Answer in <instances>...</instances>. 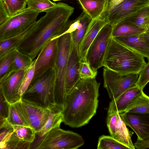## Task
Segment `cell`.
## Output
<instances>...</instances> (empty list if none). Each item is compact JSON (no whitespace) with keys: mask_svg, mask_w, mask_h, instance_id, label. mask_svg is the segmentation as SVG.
<instances>
[{"mask_svg":"<svg viewBox=\"0 0 149 149\" xmlns=\"http://www.w3.org/2000/svg\"><path fill=\"white\" fill-rule=\"evenodd\" d=\"M100 84L95 78L81 79L67 94L62 113L65 124L74 128L88 123L95 114Z\"/></svg>","mask_w":149,"mask_h":149,"instance_id":"1","label":"cell"},{"mask_svg":"<svg viewBox=\"0 0 149 149\" xmlns=\"http://www.w3.org/2000/svg\"><path fill=\"white\" fill-rule=\"evenodd\" d=\"M74 10V7L65 3H57L36 21L35 35L17 49L34 60L47 42L68 33L71 24L69 18Z\"/></svg>","mask_w":149,"mask_h":149,"instance_id":"2","label":"cell"},{"mask_svg":"<svg viewBox=\"0 0 149 149\" xmlns=\"http://www.w3.org/2000/svg\"><path fill=\"white\" fill-rule=\"evenodd\" d=\"M146 63L144 57L111 38L103 66L120 74L139 73Z\"/></svg>","mask_w":149,"mask_h":149,"instance_id":"3","label":"cell"},{"mask_svg":"<svg viewBox=\"0 0 149 149\" xmlns=\"http://www.w3.org/2000/svg\"><path fill=\"white\" fill-rule=\"evenodd\" d=\"M56 79L55 68L32 81L21 97V100L46 109L56 105L54 90Z\"/></svg>","mask_w":149,"mask_h":149,"instance_id":"4","label":"cell"},{"mask_svg":"<svg viewBox=\"0 0 149 149\" xmlns=\"http://www.w3.org/2000/svg\"><path fill=\"white\" fill-rule=\"evenodd\" d=\"M73 44L71 33H66L58 38V50L55 67L56 79L54 90L55 104L63 109L67 96L65 77L70 54Z\"/></svg>","mask_w":149,"mask_h":149,"instance_id":"5","label":"cell"},{"mask_svg":"<svg viewBox=\"0 0 149 149\" xmlns=\"http://www.w3.org/2000/svg\"><path fill=\"white\" fill-rule=\"evenodd\" d=\"M40 138L33 148L76 149L85 143L80 135L60 127L51 130Z\"/></svg>","mask_w":149,"mask_h":149,"instance_id":"6","label":"cell"},{"mask_svg":"<svg viewBox=\"0 0 149 149\" xmlns=\"http://www.w3.org/2000/svg\"><path fill=\"white\" fill-rule=\"evenodd\" d=\"M104 86L111 100L117 99L127 90L136 86L139 73L120 74L105 67L103 70Z\"/></svg>","mask_w":149,"mask_h":149,"instance_id":"7","label":"cell"},{"mask_svg":"<svg viewBox=\"0 0 149 149\" xmlns=\"http://www.w3.org/2000/svg\"><path fill=\"white\" fill-rule=\"evenodd\" d=\"M40 12L26 8L0 25V41L26 30L36 22Z\"/></svg>","mask_w":149,"mask_h":149,"instance_id":"8","label":"cell"},{"mask_svg":"<svg viewBox=\"0 0 149 149\" xmlns=\"http://www.w3.org/2000/svg\"><path fill=\"white\" fill-rule=\"evenodd\" d=\"M113 26L106 24L100 31L89 47L86 56L92 68L97 71L103 66L106 52L111 38Z\"/></svg>","mask_w":149,"mask_h":149,"instance_id":"9","label":"cell"},{"mask_svg":"<svg viewBox=\"0 0 149 149\" xmlns=\"http://www.w3.org/2000/svg\"><path fill=\"white\" fill-rule=\"evenodd\" d=\"M58 50V38L49 41L43 47L36 58L32 81L41 77L48 70L55 68Z\"/></svg>","mask_w":149,"mask_h":149,"instance_id":"10","label":"cell"},{"mask_svg":"<svg viewBox=\"0 0 149 149\" xmlns=\"http://www.w3.org/2000/svg\"><path fill=\"white\" fill-rule=\"evenodd\" d=\"M147 0H124L103 16L107 23L114 26L141 8L149 5Z\"/></svg>","mask_w":149,"mask_h":149,"instance_id":"11","label":"cell"},{"mask_svg":"<svg viewBox=\"0 0 149 149\" xmlns=\"http://www.w3.org/2000/svg\"><path fill=\"white\" fill-rule=\"evenodd\" d=\"M26 70H10L0 78V90L2 91L10 104L21 100V96L19 93L20 83Z\"/></svg>","mask_w":149,"mask_h":149,"instance_id":"12","label":"cell"},{"mask_svg":"<svg viewBox=\"0 0 149 149\" xmlns=\"http://www.w3.org/2000/svg\"><path fill=\"white\" fill-rule=\"evenodd\" d=\"M119 115L126 126L136 133L137 139L144 140L149 138V113L124 112Z\"/></svg>","mask_w":149,"mask_h":149,"instance_id":"13","label":"cell"},{"mask_svg":"<svg viewBox=\"0 0 149 149\" xmlns=\"http://www.w3.org/2000/svg\"><path fill=\"white\" fill-rule=\"evenodd\" d=\"M22 110L30 127L37 133L46 123L49 116V109L42 108L20 100Z\"/></svg>","mask_w":149,"mask_h":149,"instance_id":"14","label":"cell"},{"mask_svg":"<svg viewBox=\"0 0 149 149\" xmlns=\"http://www.w3.org/2000/svg\"><path fill=\"white\" fill-rule=\"evenodd\" d=\"M80 62L77 47L73 42L66 74L65 84L67 95L81 79L79 73Z\"/></svg>","mask_w":149,"mask_h":149,"instance_id":"15","label":"cell"},{"mask_svg":"<svg viewBox=\"0 0 149 149\" xmlns=\"http://www.w3.org/2000/svg\"><path fill=\"white\" fill-rule=\"evenodd\" d=\"M35 23L23 32L0 41V58L12 51L17 49L33 36L37 31Z\"/></svg>","mask_w":149,"mask_h":149,"instance_id":"16","label":"cell"},{"mask_svg":"<svg viewBox=\"0 0 149 149\" xmlns=\"http://www.w3.org/2000/svg\"><path fill=\"white\" fill-rule=\"evenodd\" d=\"M107 24L103 16L99 18L92 20L78 48L80 61L86 59L87 52L90 45L100 31Z\"/></svg>","mask_w":149,"mask_h":149,"instance_id":"17","label":"cell"},{"mask_svg":"<svg viewBox=\"0 0 149 149\" xmlns=\"http://www.w3.org/2000/svg\"><path fill=\"white\" fill-rule=\"evenodd\" d=\"M143 91L137 86L125 91L117 99L110 102L108 112H124L129 104Z\"/></svg>","mask_w":149,"mask_h":149,"instance_id":"18","label":"cell"},{"mask_svg":"<svg viewBox=\"0 0 149 149\" xmlns=\"http://www.w3.org/2000/svg\"><path fill=\"white\" fill-rule=\"evenodd\" d=\"M113 38L144 57L146 58L149 61V45L144 40L141 34Z\"/></svg>","mask_w":149,"mask_h":149,"instance_id":"19","label":"cell"},{"mask_svg":"<svg viewBox=\"0 0 149 149\" xmlns=\"http://www.w3.org/2000/svg\"><path fill=\"white\" fill-rule=\"evenodd\" d=\"M83 12L92 19L102 17L107 12L109 1L105 0H77Z\"/></svg>","mask_w":149,"mask_h":149,"instance_id":"20","label":"cell"},{"mask_svg":"<svg viewBox=\"0 0 149 149\" xmlns=\"http://www.w3.org/2000/svg\"><path fill=\"white\" fill-rule=\"evenodd\" d=\"M146 29L122 20L113 26L111 38L141 34L146 31Z\"/></svg>","mask_w":149,"mask_h":149,"instance_id":"21","label":"cell"},{"mask_svg":"<svg viewBox=\"0 0 149 149\" xmlns=\"http://www.w3.org/2000/svg\"><path fill=\"white\" fill-rule=\"evenodd\" d=\"M49 109V116L46 123L41 130L36 133L40 137L43 136L53 129L60 127L63 122L62 109L56 105Z\"/></svg>","mask_w":149,"mask_h":149,"instance_id":"22","label":"cell"},{"mask_svg":"<svg viewBox=\"0 0 149 149\" xmlns=\"http://www.w3.org/2000/svg\"><path fill=\"white\" fill-rule=\"evenodd\" d=\"M7 120L13 126H21L30 127L22 110L20 100L10 104L9 114Z\"/></svg>","mask_w":149,"mask_h":149,"instance_id":"23","label":"cell"},{"mask_svg":"<svg viewBox=\"0 0 149 149\" xmlns=\"http://www.w3.org/2000/svg\"><path fill=\"white\" fill-rule=\"evenodd\" d=\"M117 116V122L114 137L129 149H135V148L131 140V137L134 132L130 131L127 127L119 113L118 112Z\"/></svg>","mask_w":149,"mask_h":149,"instance_id":"24","label":"cell"},{"mask_svg":"<svg viewBox=\"0 0 149 149\" xmlns=\"http://www.w3.org/2000/svg\"><path fill=\"white\" fill-rule=\"evenodd\" d=\"M79 22L76 29L71 33L73 42L77 49L81 44L92 19L83 12L79 17Z\"/></svg>","mask_w":149,"mask_h":149,"instance_id":"25","label":"cell"},{"mask_svg":"<svg viewBox=\"0 0 149 149\" xmlns=\"http://www.w3.org/2000/svg\"><path fill=\"white\" fill-rule=\"evenodd\" d=\"M13 127L14 131L8 141H21L31 143L34 141L36 133L32 128L21 126H13Z\"/></svg>","mask_w":149,"mask_h":149,"instance_id":"26","label":"cell"},{"mask_svg":"<svg viewBox=\"0 0 149 149\" xmlns=\"http://www.w3.org/2000/svg\"><path fill=\"white\" fill-rule=\"evenodd\" d=\"M122 20L139 27L147 28L149 26V5L141 8Z\"/></svg>","mask_w":149,"mask_h":149,"instance_id":"27","label":"cell"},{"mask_svg":"<svg viewBox=\"0 0 149 149\" xmlns=\"http://www.w3.org/2000/svg\"><path fill=\"white\" fill-rule=\"evenodd\" d=\"M149 113V96L143 91L129 105L124 112Z\"/></svg>","mask_w":149,"mask_h":149,"instance_id":"28","label":"cell"},{"mask_svg":"<svg viewBox=\"0 0 149 149\" xmlns=\"http://www.w3.org/2000/svg\"><path fill=\"white\" fill-rule=\"evenodd\" d=\"M33 61L28 55L16 49L15 52L10 70L26 69Z\"/></svg>","mask_w":149,"mask_h":149,"instance_id":"29","label":"cell"},{"mask_svg":"<svg viewBox=\"0 0 149 149\" xmlns=\"http://www.w3.org/2000/svg\"><path fill=\"white\" fill-rule=\"evenodd\" d=\"M97 149H129L115 137L103 135L99 138Z\"/></svg>","mask_w":149,"mask_h":149,"instance_id":"30","label":"cell"},{"mask_svg":"<svg viewBox=\"0 0 149 149\" xmlns=\"http://www.w3.org/2000/svg\"><path fill=\"white\" fill-rule=\"evenodd\" d=\"M27 0H3L7 12L10 17L25 9Z\"/></svg>","mask_w":149,"mask_h":149,"instance_id":"31","label":"cell"},{"mask_svg":"<svg viewBox=\"0 0 149 149\" xmlns=\"http://www.w3.org/2000/svg\"><path fill=\"white\" fill-rule=\"evenodd\" d=\"M57 4L50 0H27V8L39 12H46L54 7Z\"/></svg>","mask_w":149,"mask_h":149,"instance_id":"32","label":"cell"},{"mask_svg":"<svg viewBox=\"0 0 149 149\" xmlns=\"http://www.w3.org/2000/svg\"><path fill=\"white\" fill-rule=\"evenodd\" d=\"M36 59L26 69L21 80L19 85V93L21 96L27 89L31 82L34 74Z\"/></svg>","mask_w":149,"mask_h":149,"instance_id":"33","label":"cell"},{"mask_svg":"<svg viewBox=\"0 0 149 149\" xmlns=\"http://www.w3.org/2000/svg\"><path fill=\"white\" fill-rule=\"evenodd\" d=\"M15 50L0 58V78L10 70Z\"/></svg>","mask_w":149,"mask_h":149,"instance_id":"34","label":"cell"},{"mask_svg":"<svg viewBox=\"0 0 149 149\" xmlns=\"http://www.w3.org/2000/svg\"><path fill=\"white\" fill-rule=\"evenodd\" d=\"M0 141H8L14 131L13 126L7 119H0Z\"/></svg>","mask_w":149,"mask_h":149,"instance_id":"35","label":"cell"},{"mask_svg":"<svg viewBox=\"0 0 149 149\" xmlns=\"http://www.w3.org/2000/svg\"><path fill=\"white\" fill-rule=\"evenodd\" d=\"M97 73L93 70L86 59L80 61L79 73L81 79L95 78Z\"/></svg>","mask_w":149,"mask_h":149,"instance_id":"36","label":"cell"},{"mask_svg":"<svg viewBox=\"0 0 149 149\" xmlns=\"http://www.w3.org/2000/svg\"><path fill=\"white\" fill-rule=\"evenodd\" d=\"M149 82V61L141 69L139 74L136 86L142 90Z\"/></svg>","mask_w":149,"mask_h":149,"instance_id":"37","label":"cell"},{"mask_svg":"<svg viewBox=\"0 0 149 149\" xmlns=\"http://www.w3.org/2000/svg\"><path fill=\"white\" fill-rule=\"evenodd\" d=\"M117 113L107 112L106 119L107 126L109 134L111 136L114 137L117 122Z\"/></svg>","mask_w":149,"mask_h":149,"instance_id":"38","label":"cell"},{"mask_svg":"<svg viewBox=\"0 0 149 149\" xmlns=\"http://www.w3.org/2000/svg\"><path fill=\"white\" fill-rule=\"evenodd\" d=\"M0 119H7L8 116L10 104L5 98L2 91L0 90Z\"/></svg>","mask_w":149,"mask_h":149,"instance_id":"39","label":"cell"},{"mask_svg":"<svg viewBox=\"0 0 149 149\" xmlns=\"http://www.w3.org/2000/svg\"><path fill=\"white\" fill-rule=\"evenodd\" d=\"M31 143L18 141H9L6 143L4 149H28L31 148Z\"/></svg>","mask_w":149,"mask_h":149,"instance_id":"40","label":"cell"},{"mask_svg":"<svg viewBox=\"0 0 149 149\" xmlns=\"http://www.w3.org/2000/svg\"><path fill=\"white\" fill-rule=\"evenodd\" d=\"M10 17L4 3L0 2V25L6 22Z\"/></svg>","mask_w":149,"mask_h":149,"instance_id":"41","label":"cell"},{"mask_svg":"<svg viewBox=\"0 0 149 149\" xmlns=\"http://www.w3.org/2000/svg\"><path fill=\"white\" fill-rule=\"evenodd\" d=\"M135 148L138 149H145L149 148V138L144 140L137 139L134 144Z\"/></svg>","mask_w":149,"mask_h":149,"instance_id":"42","label":"cell"},{"mask_svg":"<svg viewBox=\"0 0 149 149\" xmlns=\"http://www.w3.org/2000/svg\"><path fill=\"white\" fill-rule=\"evenodd\" d=\"M124 0H109L107 7V12L111 10L121 3Z\"/></svg>","mask_w":149,"mask_h":149,"instance_id":"43","label":"cell"},{"mask_svg":"<svg viewBox=\"0 0 149 149\" xmlns=\"http://www.w3.org/2000/svg\"><path fill=\"white\" fill-rule=\"evenodd\" d=\"M141 36L144 40L149 45V26L146 31L141 34Z\"/></svg>","mask_w":149,"mask_h":149,"instance_id":"44","label":"cell"},{"mask_svg":"<svg viewBox=\"0 0 149 149\" xmlns=\"http://www.w3.org/2000/svg\"><path fill=\"white\" fill-rule=\"evenodd\" d=\"M60 0H53L54 1H60Z\"/></svg>","mask_w":149,"mask_h":149,"instance_id":"45","label":"cell"},{"mask_svg":"<svg viewBox=\"0 0 149 149\" xmlns=\"http://www.w3.org/2000/svg\"><path fill=\"white\" fill-rule=\"evenodd\" d=\"M147 1H148V3H149V0H147Z\"/></svg>","mask_w":149,"mask_h":149,"instance_id":"46","label":"cell"},{"mask_svg":"<svg viewBox=\"0 0 149 149\" xmlns=\"http://www.w3.org/2000/svg\"><path fill=\"white\" fill-rule=\"evenodd\" d=\"M106 0V1H109V0Z\"/></svg>","mask_w":149,"mask_h":149,"instance_id":"47","label":"cell"},{"mask_svg":"<svg viewBox=\"0 0 149 149\" xmlns=\"http://www.w3.org/2000/svg\"><path fill=\"white\" fill-rule=\"evenodd\" d=\"M3 0H0V1H2Z\"/></svg>","mask_w":149,"mask_h":149,"instance_id":"48","label":"cell"}]
</instances>
